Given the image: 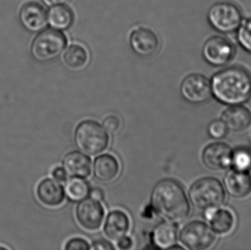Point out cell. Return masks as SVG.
I'll return each mask as SVG.
<instances>
[{"instance_id":"obj_3","label":"cell","mask_w":251,"mask_h":250,"mask_svg":"<svg viewBox=\"0 0 251 250\" xmlns=\"http://www.w3.org/2000/svg\"><path fill=\"white\" fill-rule=\"evenodd\" d=\"M75 142L81 152L87 155L97 156L108 148L110 136L98 122L84 120L75 129Z\"/></svg>"},{"instance_id":"obj_19","label":"cell","mask_w":251,"mask_h":250,"mask_svg":"<svg viewBox=\"0 0 251 250\" xmlns=\"http://www.w3.org/2000/svg\"><path fill=\"white\" fill-rule=\"evenodd\" d=\"M204 217L215 233L225 235L234 226L235 219L231 211L226 208H212L204 211Z\"/></svg>"},{"instance_id":"obj_10","label":"cell","mask_w":251,"mask_h":250,"mask_svg":"<svg viewBox=\"0 0 251 250\" xmlns=\"http://www.w3.org/2000/svg\"><path fill=\"white\" fill-rule=\"evenodd\" d=\"M105 211L100 201L92 198L83 199L76 208V217L79 224L90 231L99 230L102 226Z\"/></svg>"},{"instance_id":"obj_6","label":"cell","mask_w":251,"mask_h":250,"mask_svg":"<svg viewBox=\"0 0 251 250\" xmlns=\"http://www.w3.org/2000/svg\"><path fill=\"white\" fill-rule=\"evenodd\" d=\"M67 40L61 31L44 29L35 37L31 45V54L37 61L47 63L63 54Z\"/></svg>"},{"instance_id":"obj_25","label":"cell","mask_w":251,"mask_h":250,"mask_svg":"<svg viewBox=\"0 0 251 250\" xmlns=\"http://www.w3.org/2000/svg\"><path fill=\"white\" fill-rule=\"evenodd\" d=\"M236 33L239 45L251 54V17L243 19Z\"/></svg>"},{"instance_id":"obj_5","label":"cell","mask_w":251,"mask_h":250,"mask_svg":"<svg viewBox=\"0 0 251 250\" xmlns=\"http://www.w3.org/2000/svg\"><path fill=\"white\" fill-rule=\"evenodd\" d=\"M243 19L241 9L231 1H218L212 4L208 10V22L219 33L235 32Z\"/></svg>"},{"instance_id":"obj_8","label":"cell","mask_w":251,"mask_h":250,"mask_svg":"<svg viewBox=\"0 0 251 250\" xmlns=\"http://www.w3.org/2000/svg\"><path fill=\"white\" fill-rule=\"evenodd\" d=\"M179 239L187 249L204 250L214 245L215 235L208 225L197 220L190 222L183 227Z\"/></svg>"},{"instance_id":"obj_28","label":"cell","mask_w":251,"mask_h":250,"mask_svg":"<svg viewBox=\"0 0 251 250\" xmlns=\"http://www.w3.org/2000/svg\"><path fill=\"white\" fill-rule=\"evenodd\" d=\"M65 250H91V245L85 239L82 238H74L66 243Z\"/></svg>"},{"instance_id":"obj_14","label":"cell","mask_w":251,"mask_h":250,"mask_svg":"<svg viewBox=\"0 0 251 250\" xmlns=\"http://www.w3.org/2000/svg\"><path fill=\"white\" fill-rule=\"evenodd\" d=\"M19 19L24 27L31 32H41L48 24L47 11L37 2H28L22 6Z\"/></svg>"},{"instance_id":"obj_33","label":"cell","mask_w":251,"mask_h":250,"mask_svg":"<svg viewBox=\"0 0 251 250\" xmlns=\"http://www.w3.org/2000/svg\"><path fill=\"white\" fill-rule=\"evenodd\" d=\"M89 195L90 198L96 200V201H100V202L102 201L104 198V191L98 187L90 189Z\"/></svg>"},{"instance_id":"obj_32","label":"cell","mask_w":251,"mask_h":250,"mask_svg":"<svg viewBox=\"0 0 251 250\" xmlns=\"http://www.w3.org/2000/svg\"><path fill=\"white\" fill-rule=\"evenodd\" d=\"M118 248L120 250H128L132 247L133 242L131 238L128 236H124L117 241Z\"/></svg>"},{"instance_id":"obj_21","label":"cell","mask_w":251,"mask_h":250,"mask_svg":"<svg viewBox=\"0 0 251 250\" xmlns=\"http://www.w3.org/2000/svg\"><path fill=\"white\" fill-rule=\"evenodd\" d=\"M130 220L124 211L115 210L107 216L104 224V232L110 240L118 241L128 233Z\"/></svg>"},{"instance_id":"obj_2","label":"cell","mask_w":251,"mask_h":250,"mask_svg":"<svg viewBox=\"0 0 251 250\" xmlns=\"http://www.w3.org/2000/svg\"><path fill=\"white\" fill-rule=\"evenodd\" d=\"M210 83L212 96L226 105H241L251 98V74L240 66L219 70Z\"/></svg>"},{"instance_id":"obj_29","label":"cell","mask_w":251,"mask_h":250,"mask_svg":"<svg viewBox=\"0 0 251 250\" xmlns=\"http://www.w3.org/2000/svg\"><path fill=\"white\" fill-rule=\"evenodd\" d=\"M102 126L108 133L114 135L120 129L121 121L116 116L110 115L104 119Z\"/></svg>"},{"instance_id":"obj_35","label":"cell","mask_w":251,"mask_h":250,"mask_svg":"<svg viewBox=\"0 0 251 250\" xmlns=\"http://www.w3.org/2000/svg\"><path fill=\"white\" fill-rule=\"evenodd\" d=\"M168 250H184V248L183 247L180 246V245H173L171 248H170Z\"/></svg>"},{"instance_id":"obj_11","label":"cell","mask_w":251,"mask_h":250,"mask_svg":"<svg viewBox=\"0 0 251 250\" xmlns=\"http://www.w3.org/2000/svg\"><path fill=\"white\" fill-rule=\"evenodd\" d=\"M233 151L231 147L224 142L209 144L202 153V161L209 170L222 171L231 167Z\"/></svg>"},{"instance_id":"obj_4","label":"cell","mask_w":251,"mask_h":250,"mask_svg":"<svg viewBox=\"0 0 251 250\" xmlns=\"http://www.w3.org/2000/svg\"><path fill=\"white\" fill-rule=\"evenodd\" d=\"M189 198L193 206L205 211L223 205L226 199L225 190L218 179L202 178L190 186Z\"/></svg>"},{"instance_id":"obj_15","label":"cell","mask_w":251,"mask_h":250,"mask_svg":"<svg viewBox=\"0 0 251 250\" xmlns=\"http://www.w3.org/2000/svg\"><path fill=\"white\" fill-rule=\"evenodd\" d=\"M36 195L40 202L48 207L59 206L66 198V192L61 183L50 178L40 182L37 186Z\"/></svg>"},{"instance_id":"obj_17","label":"cell","mask_w":251,"mask_h":250,"mask_svg":"<svg viewBox=\"0 0 251 250\" xmlns=\"http://www.w3.org/2000/svg\"><path fill=\"white\" fill-rule=\"evenodd\" d=\"M63 169L71 177L86 179L92 171L91 159L79 151H72L65 156L62 161Z\"/></svg>"},{"instance_id":"obj_27","label":"cell","mask_w":251,"mask_h":250,"mask_svg":"<svg viewBox=\"0 0 251 250\" xmlns=\"http://www.w3.org/2000/svg\"><path fill=\"white\" fill-rule=\"evenodd\" d=\"M207 131L212 139H221L226 136L228 129L222 120H215L209 123Z\"/></svg>"},{"instance_id":"obj_1","label":"cell","mask_w":251,"mask_h":250,"mask_svg":"<svg viewBox=\"0 0 251 250\" xmlns=\"http://www.w3.org/2000/svg\"><path fill=\"white\" fill-rule=\"evenodd\" d=\"M151 203L159 217L174 224L183 223L190 215V203L184 188L174 179L158 182L152 191Z\"/></svg>"},{"instance_id":"obj_23","label":"cell","mask_w":251,"mask_h":250,"mask_svg":"<svg viewBox=\"0 0 251 250\" xmlns=\"http://www.w3.org/2000/svg\"><path fill=\"white\" fill-rule=\"evenodd\" d=\"M152 239L153 245L158 249H169L177 242L178 229L174 223H160L153 230Z\"/></svg>"},{"instance_id":"obj_9","label":"cell","mask_w":251,"mask_h":250,"mask_svg":"<svg viewBox=\"0 0 251 250\" xmlns=\"http://www.w3.org/2000/svg\"><path fill=\"white\" fill-rule=\"evenodd\" d=\"M183 98L191 104H203L212 96L210 80L201 73H191L186 76L180 86Z\"/></svg>"},{"instance_id":"obj_13","label":"cell","mask_w":251,"mask_h":250,"mask_svg":"<svg viewBox=\"0 0 251 250\" xmlns=\"http://www.w3.org/2000/svg\"><path fill=\"white\" fill-rule=\"evenodd\" d=\"M224 186L231 198L243 200L251 195V175L249 171L230 170L224 178Z\"/></svg>"},{"instance_id":"obj_16","label":"cell","mask_w":251,"mask_h":250,"mask_svg":"<svg viewBox=\"0 0 251 250\" xmlns=\"http://www.w3.org/2000/svg\"><path fill=\"white\" fill-rule=\"evenodd\" d=\"M221 120L228 130L235 133H241L251 128V111L250 109L242 104L231 106L223 113Z\"/></svg>"},{"instance_id":"obj_12","label":"cell","mask_w":251,"mask_h":250,"mask_svg":"<svg viewBox=\"0 0 251 250\" xmlns=\"http://www.w3.org/2000/svg\"><path fill=\"white\" fill-rule=\"evenodd\" d=\"M131 49L142 57L153 55L159 46L157 35L151 29L146 27H138L131 32L129 37Z\"/></svg>"},{"instance_id":"obj_34","label":"cell","mask_w":251,"mask_h":250,"mask_svg":"<svg viewBox=\"0 0 251 250\" xmlns=\"http://www.w3.org/2000/svg\"><path fill=\"white\" fill-rule=\"evenodd\" d=\"M42 1L47 7H51L53 6L60 5V4H66L69 0H42Z\"/></svg>"},{"instance_id":"obj_31","label":"cell","mask_w":251,"mask_h":250,"mask_svg":"<svg viewBox=\"0 0 251 250\" xmlns=\"http://www.w3.org/2000/svg\"><path fill=\"white\" fill-rule=\"evenodd\" d=\"M51 175L54 179L59 182H66L67 181V173L63 167H55L51 172Z\"/></svg>"},{"instance_id":"obj_26","label":"cell","mask_w":251,"mask_h":250,"mask_svg":"<svg viewBox=\"0 0 251 250\" xmlns=\"http://www.w3.org/2000/svg\"><path fill=\"white\" fill-rule=\"evenodd\" d=\"M231 167L238 171H249L251 168L250 151L243 148L233 151Z\"/></svg>"},{"instance_id":"obj_30","label":"cell","mask_w":251,"mask_h":250,"mask_svg":"<svg viewBox=\"0 0 251 250\" xmlns=\"http://www.w3.org/2000/svg\"><path fill=\"white\" fill-rule=\"evenodd\" d=\"M91 250H115L114 246L108 241L104 239H97L91 245Z\"/></svg>"},{"instance_id":"obj_20","label":"cell","mask_w":251,"mask_h":250,"mask_svg":"<svg viewBox=\"0 0 251 250\" xmlns=\"http://www.w3.org/2000/svg\"><path fill=\"white\" fill-rule=\"evenodd\" d=\"M120 173V164L111 154H103L96 159L94 164V177L102 183L113 182Z\"/></svg>"},{"instance_id":"obj_7","label":"cell","mask_w":251,"mask_h":250,"mask_svg":"<svg viewBox=\"0 0 251 250\" xmlns=\"http://www.w3.org/2000/svg\"><path fill=\"white\" fill-rule=\"evenodd\" d=\"M234 43L221 35H214L206 40L202 48V56L205 61L214 67H224L235 57Z\"/></svg>"},{"instance_id":"obj_24","label":"cell","mask_w":251,"mask_h":250,"mask_svg":"<svg viewBox=\"0 0 251 250\" xmlns=\"http://www.w3.org/2000/svg\"><path fill=\"white\" fill-rule=\"evenodd\" d=\"M66 194L69 199L79 201L89 195L90 186L88 182L82 178L72 177L66 181Z\"/></svg>"},{"instance_id":"obj_18","label":"cell","mask_w":251,"mask_h":250,"mask_svg":"<svg viewBox=\"0 0 251 250\" xmlns=\"http://www.w3.org/2000/svg\"><path fill=\"white\" fill-rule=\"evenodd\" d=\"M89 50L84 44L73 43L65 48L63 52V63L69 70L80 71L90 64Z\"/></svg>"},{"instance_id":"obj_22","label":"cell","mask_w":251,"mask_h":250,"mask_svg":"<svg viewBox=\"0 0 251 250\" xmlns=\"http://www.w3.org/2000/svg\"><path fill=\"white\" fill-rule=\"evenodd\" d=\"M75 20L73 11L66 4L53 6L47 13V22L51 29L64 31L72 26Z\"/></svg>"}]
</instances>
